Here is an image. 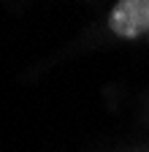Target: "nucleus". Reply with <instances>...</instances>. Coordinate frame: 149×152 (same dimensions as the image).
Instances as JSON below:
<instances>
[{
	"mask_svg": "<svg viewBox=\"0 0 149 152\" xmlns=\"http://www.w3.org/2000/svg\"><path fill=\"white\" fill-rule=\"evenodd\" d=\"M106 35L117 41H138L149 35V0H122L108 8L103 19Z\"/></svg>",
	"mask_w": 149,
	"mask_h": 152,
	"instance_id": "nucleus-1",
	"label": "nucleus"
},
{
	"mask_svg": "<svg viewBox=\"0 0 149 152\" xmlns=\"http://www.w3.org/2000/svg\"><path fill=\"white\" fill-rule=\"evenodd\" d=\"M127 152H149V147H136V149H127Z\"/></svg>",
	"mask_w": 149,
	"mask_h": 152,
	"instance_id": "nucleus-2",
	"label": "nucleus"
}]
</instances>
